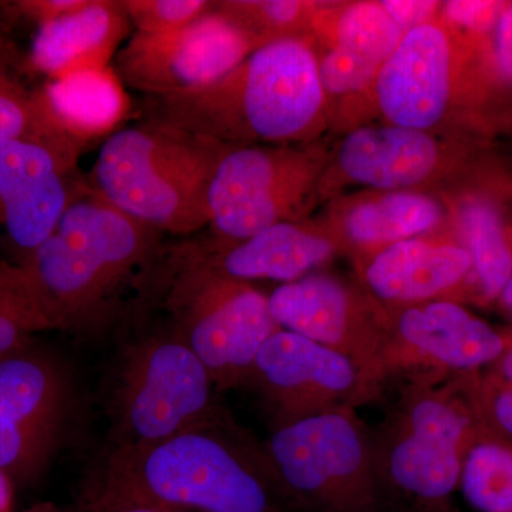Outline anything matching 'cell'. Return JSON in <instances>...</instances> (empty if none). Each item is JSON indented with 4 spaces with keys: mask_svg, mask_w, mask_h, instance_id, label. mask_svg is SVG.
Segmentation results:
<instances>
[{
    "mask_svg": "<svg viewBox=\"0 0 512 512\" xmlns=\"http://www.w3.org/2000/svg\"><path fill=\"white\" fill-rule=\"evenodd\" d=\"M83 494L171 512H293L264 441L224 406L156 444L104 450Z\"/></svg>",
    "mask_w": 512,
    "mask_h": 512,
    "instance_id": "6da1fadb",
    "label": "cell"
},
{
    "mask_svg": "<svg viewBox=\"0 0 512 512\" xmlns=\"http://www.w3.org/2000/svg\"><path fill=\"white\" fill-rule=\"evenodd\" d=\"M160 237L77 181L52 234L22 266L56 329L92 332L120 315L131 292L151 291Z\"/></svg>",
    "mask_w": 512,
    "mask_h": 512,
    "instance_id": "7a4b0ae2",
    "label": "cell"
},
{
    "mask_svg": "<svg viewBox=\"0 0 512 512\" xmlns=\"http://www.w3.org/2000/svg\"><path fill=\"white\" fill-rule=\"evenodd\" d=\"M323 96L315 53L299 37H285L258 47L210 86L147 96L146 119L229 147L286 143L308 133Z\"/></svg>",
    "mask_w": 512,
    "mask_h": 512,
    "instance_id": "3957f363",
    "label": "cell"
},
{
    "mask_svg": "<svg viewBox=\"0 0 512 512\" xmlns=\"http://www.w3.org/2000/svg\"><path fill=\"white\" fill-rule=\"evenodd\" d=\"M229 148L144 119L104 141L89 185L117 210L161 234L192 235L210 225L211 181Z\"/></svg>",
    "mask_w": 512,
    "mask_h": 512,
    "instance_id": "277c9868",
    "label": "cell"
},
{
    "mask_svg": "<svg viewBox=\"0 0 512 512\" xmlns=\"http://www.w3.org/2000/svg\"><path fill=\"white\" fill-rule=\"evenodd\" d=\"M443 373L407 376L386 419L372 431L377 477L384 497L407 503L448 500L481 423L466 382L441 386ZM407 504V505H409Z\"/></svg>",
    "mask_w": 512,
    "mask_h": 512,
    "instance_id": "5b68a950",
    "label": "cell"
},
{
    "mask_svg": "<svg viewBox=\"0 0 512 512\" xmlns=\"http://www.w3.org/2000/svg\"><path fill=\"white\" fill-rule=\"evenodd\" d=\"M150 292H160L171 329L201 360L215 389L245 386L255 357L281 330L269 296L249 282L164 249Z\"/></svg>",
    "mask_w": 512,
    "mask_h": 512,
    "instance_id": "8992f818",
    "label": "cell"
},
{
    "mask_svg": "<svg viewBox=\"0 0 512 512\" xmlns=\"http://www.w3.org/2000/svg\"><path fill=\"white\" fill-rule=\"evenodd\" d=\"M266 453L293 512H380L372 431L342 406L274 427Z\"/></svg>",
    "mask_w": 512,
    "mask_h": 512,
    "instance_id": "52a82bcc",
    "label": "cell"
},
{
    "mask_svg": "<svg viewBox=\"0 0 512 512\" xmlns=\"http://www.w3.org/2000/svg\"><path fill=\"white\" fill-rule=\"evenodd\" d=\"M220 407L210 373L184 340L170 326L154 330L121 349L104 450L156 444Z\"/></svg>",
    "mask_w": 512,
    "mask_h": 512,
    "instance_id": "ba28073f",
    "label": "cell"
},
{
    "mask_svg": "<svg viewBox=\"0 0 512 512\" xmlns=\"http://www.w3.org/2000/svg\"><path fill=\"white\" fill-rule=\"evenodd\" d=\"M72 384L52 357L33 348L0 360V474L32 484L63 443Z\"/></svg>",
    "mask_w": 512,
    "mask_h": 512,
    "instance_id": "9c48e42d",
    "label": "cell"
},
{
    "mask_svg": "<svg viewBox=\"0 0 512 512\" xmlns=\"http://www.w3.org/2000/svg\"><path fill=\"white\" fill-rule=\"evenodd\" d=\"M255 49L248 33L212 2L207 13L183 29L134 33L113 66L126 87L147 96H170L218 82Z\"/></svg>",
    "mask_w": 512,
    "mask_h": 512,
    "instance_id": "30bf717a",
    "label": "cell"
},
{
    "mask_svg": "<svg viewBox=\"0 0 512 512\" xmlns=\"http://www.w3.org/2000/svg\"><path fill=\"white\" fill-rule=\"evenodd\" d=\"M312 177L311 161L292 148H229L208 195L212 237L244 241L279 222L295 221Z\"/></svg>",
    "mask_w": 512,
    "mask_h": 512,
    "instance_id": "8fae6325",
    "label": "cell"
},
{
    "mask_svg": "<svg viewBox=\"0 0 512 512\" xmlns=\"http://www.w3.org/2000/svg\"><path fill=\"white\" fill-rule=\"evenodd\" d=\"M245 386L261 396L274 427L375 399L352 360L284 329L259 350Z\"/></svg>",
    "mask_w": 512,
    "mask_h": 512,
    "instance_id": "7c38bea8",
    "label": "cell"
},
{
    "mask_svg": "<svg viewBox=\"0 0 512 512\" xmlns=\"http://www.w3.org/2000/svg\"><path fill=\"white\" fill-rule=\"evenodd\" d=\"M279 328L311 339L352 360L373 394L383 384L389 320L376 315L352 289L328 275H308L269 295Z\"/></svg>",
    "mask_w": 512,
    "mask_h": 512,
    "instance_id": "4fadbf2b",
    "label": "cell"
},
{
    "mask_svg": "<svg viewBox=\"0 0 512 512\" xmlns=\"http://www.w3.org/2000/svg\"><path fill=\"white\" fill-rule=\"evenodd\" d=\"M508 348L503 335L458 303L402 306L387 328L383 383L400 373H476Z\"/></svg>",
    "mask_w": 512,
    "mask_h": 512,
    "instance_id": "5bb4252c",
    "label": "cell"
},
{
    "mask_svg": "<svg viewBox=\"0 0 512 512\" xmlns=\"http://www.w3.org/2000/svg\"><path fill=\"white\" fill-rule=\"evenodd\" d=\"M79 156L46 141H0V229L22 265L52 234L76 187Z\"/></svg>",
    "mask_w": 512,
    "mask_h": 512,
    "instance_id": "9a60e30c",
    "label": "cell"
},
{
    "mask_svg": "<svg viewBox=\"0 0 512 512\" xmlns=\"http://www.w3.org/2000/svg\"><path fill=\"white\" fill-rule=\"evenodd\" d=\"M451 70L450 40L440 26L409 30L377 74L380 110L394 126H436L450 101Z\"/></svg>",
    "mask_w": 512,
    "mask_h": 512,
    "instance_id": "2e32d148",
    "label": "cell"
},
{
    "mask_svg": "<svg viewBox=\"0 0 512 512\" xmlns=\"http://www.w3.org/2000/svg\"><path fill=\"white\" fill-rule=\"evenodd\" d=\"M192 261L239 281H299L335 251L328 238L295 222H279L244 241L190 239L173 247Z\"/></svg>",
    "mask_w": 512,
    "mask_h": 512,
    "instance_id": "e0dca14e",
    "label": "cell"
},
{
    "mask_svg": "<svg viewBox=\"0 0 512 512\" xmlns=\"http://www.w3.org/2000/svg\"><path fill=\"white\" fill-rule=\"evenodd\" d=\"M131 28L121 0H89L84 8L37 28L30 67L47 80L103 69Z\"/></svg>",
    "mask_w": 512,
    "mask_h": 512,
    "instance_id": "ac0fdd59",
    "label": "cell"
},
{
    "mask_svg": "<svg viewBox=\"0 0 512 512\" xmlns=\"http://www.w3.org/2000/svg\"><path fill=\"white\" fill-rule=\"evenodd\" d=\"M35 96L57 133L80 151L113 136L131 111L126 84L113 64L47 80Z\"/></svg>",
    "mask_w": 512,
    "mask_h": 512,
    "instance_id": "d6986e66",
    "label": "cell"
},
{
    "mask_svg": "<svg viewBox=\"0 0 512 512\" xmlns=\"http://www.w3.org/2000/svg\"><path fill=\"white\" fill-rule=\"evenodd\" d=\"M471 266L463 245L414 238L383 248L367 265L365 279L377 299L402 308L456 288L471 274Z\"/></svg>",
    "mask_w": 512,
    "mask_h": 512,
    "instance_id": "ffe728a7",
    "label": "cell"
},
{
    "mask_svg": "<svg viewBox=\"0 0 512 512\" xmlns=\"http://www.w3.org/2000/svg\"><path fill=\"white\" fill-rule=\"evenodd\" d=\"M338 163L356 183L379 190H402L420 184L433 173L439 163V147L426 131L394 124L365 127L343 140Z\"/></svg>",
    "mask_w": 512,
    "mask_h": 512,
    "instance_id": "44dd1931",
    "label": "cell"
},
{
    "mask_svg": "<svg viewBox=\"0 0 512 512\" xmlns=\"http://www.w3.org/2000/svg\"><path fill=\"white\" fill-rule=\"evenodd\" d=\"M403 35L380 3H357L343 10L335 46L319 63L325 92H359L375 82Z\"/></svg>",
    "mask_w": 512,
    "mask_h": 512,
    "instance_id": "7402d4cb",
    "label": "cell"
},
{
    "mask_svg": "<svg viewBox=\"0 0 512 512\" xmlns=\"http://www.w3.org/2000/svg\"><path fill=\"white\" fill-rule=\"evenodd\" d=\"M441 217L443 208L433 198L396 191L356 205L346 217L345 229L356 244L386 248L429 232Z\"/></svg>",
    "mask_w": 512,
    "mask_h": 512,
    "instance_id": "603a6c76",
    "label": "cell"
},
{
    "mask_svg": "<svg viewBox=\"0 0 512 512\" xmlns=\"http://www.w3.org/2000/svg\"><path fill=\"white\" fill-rule=\"evenodd\" d=\"M458 227L471 258V274L487 301L498 298L512 276V248L493 202L474 198L461 207Z\"/></svg>",
    "mask_w": 512,
    "mask_h": 512,
    "instance_id": "cb8c5ba5",
    "label": "cell"
},
{
    "mask_svg": "<svg viewBox=\"0 0 512 512\" xmlns=\"http://www.w3.org/2000/svg\"><path fill=\"white\" fill-rule=\"evenodd\" d=\"M464 498L480 512H512V441L484 424L461 464Z\"/></svg>",
    "mask_w": 512,
    "mask_h": 512,
    "instance_id": "d4e9b609",
    "label": "cell"
},
{
    "mask_svg": "<svg viewBox=\"0 0 512 512\" xmlns=\"http://www.w3.org/2000/svg\"><path fill=\"white\" fill-rule=\"evenodd\" d=\"M53 329L23 266L0 259V360L32 348L36 333Z\"/></svg>",
    "mask_w": 512,
    "mask_h": 512,
    "instance_id": "484cf974",
    "label": "cell"
},
{
    "mask_svg": "<svg viewBox=\"0 0 512 512\" xmlns=\"http://www.w3.org/2000/svg\"><path fill=\"white\" fill-rule=\"evenodd\" d=\"M15 138L46 141L77 156L82 153L49 123L35 93H29L8 67L0 66V141Z\"/></svg>",
    "mask_w": 512,
    "mask_h": 512,
    "instance_id": "4316f807",
    "label": "cell"
},
{
    "mask_svg": "<svg viewBox=\"0 0 512 512\" xmlns=\"http://www.w3.org/2000/svg\"><path fill=\"white\" fill-rule=\"evenodd\" d=\"M468 390L485 427L512 440V345L500 359L487 366V373L467 375Z\"/></svg>",
    "mask_w": 512,
    "mask_h": 512,
    "instance_id": "83f0119b",
    "label": "cell"
},
{
    "mask_svg": "<svg viewBox=\"0 0 512 512\" xmlns=\"http://www.w3.org/2000/svg\"><path fill=\"white\" fill-rule=\"evenodd\" d=\"M138 33L164 35L183 29L212 8L207 0H121Z\"/></svg>",
    "mask_w": 512,
    "mask_h": 512,
    "instance_id": "f1b7e54d",
    "label": "cell"
},
{
    "mask_svg": "<svg viewBox=\"0 0 512 512\" xmlns=\"http://www.w3.org/2000/svg\"><path fill=\"white\" fill-rule=\"evenodd\" d=\"M507 2L495 0H451L444 3L446 18L458 28L484 35L494 32Z\"/></svg>",
    "mask_w": 512,
    "mask_h": 512,
    "instance_id": "f546056e",
    "label": "cell"
},
{
    "mask_svg": "<svg viewBox=\"0 0 512 512\" xmlns=\"http://www.w3.org/2000/svg\"><path fill=\"white\" fill-rule=\"evenodd\" d=\"M89 0H19L0 3V8L12 10L13 16L35 23L37 28L84 8Z\"/></svg>",
    "mask_w": 512,
    "mask_h": 512,
    "instance_id": "4dcf8cb0",
    "label": "cell"
},
{
    "mask_svg": "<svg viewBox=\"0 0 512 512\" xmlns=\"http://www.w3.org/2000/svg\"><path fill=\"white\" fill-rule=\"evenodd\" d=\"M440 3L431 0H384L380 2L386 15L403 33L429 25Z\"/></svg>",
    "mask_w": 512,
    "mask_h": 512,
    "instance_id": "1f68e13d",
    "label": "cell"
},
{
    "mask_svg": "<svg viewBox=\"0 0 512 512\" xmlns=\"http://www.w3.org/2000/svg\"><path fill=\"white\" fill-rule=\"evenodd\" d=\"M494 60L498 74L512 84V2L505 5L494 29Z\"/></svg>",
    "mask_w": 512,
    "mask_h": 512,
    "instance_id": "d6a6232c",
    "label": "cell"
},
{
    "mask_svg": "<svg viewBox=\"0 0 512 512\" xmlns=\"http://www.w3.org/2000/svg\"><path fill=\"white\" fill-rule=\"evenodd\" d=\"M77 512H171L160 510V508L148 507L126 503V501L107 500V498L93 497V495L82 494L79 510Z\"/></svg>",
    "mask_w": 512,
    "mask_h": 512,
    "instance_id": "836d02e7",
    "label": "cell"
},
{
    "mask_svg": "<svg viewBox=\"0 0 512 512\" xmlns=\"http://www.w3.org/2000/svg\"><path fill=\"white\" fill-rule=\"evenodd\" d=\"M403 512H458L450 500L417 501L407 505Z\"/></svg>",
    "mask_w": 512,
    "mask_h": 512,
    "instance_id": "e575fe53",
    "label": "cell"
},
{
    "mask_svg": "<svg viewBox=\"0 0 512 512\" xmlns=\"http://www.w3.org/2000/svg\"><path fill=\"white\" fill-rule=\"evenodd\" d=\"M13 55H15V50L10 46L8 39L0 33V66L9 69Z\"/></svg>",
    "mask_w": 512,
    "mask_h": 512,
    "instance_id": "d590c367",
    "label": "cell"
},
{
    "mask_svg": "<svg viewBox=\"0 0 512 512\" xmlns=\"http://www.w3.org/2000/svg\"><path fill=\"white\" fill-rule=\"evenodd\" d=\"M10 481L0 474V512L10 510Z\"/></svg>",
    "mask_w": 512,
    "mask_h": 512,
    "instance_id": "8d00e7d4",
    "label": "cell"
},
{
    "mask_svg": "<svg viewBox=\"0 0 512 512\" xmlns=\"http://www.w3.org/2000/svg\"><path fill=\"white\" fill-rule=\"evenodd\" d=\"M501 302L504 303L505 308L512 313V276L507 285L504 286L503 292L500 295Z\"/></svg>",
    "mask_w": 512,
    "mask_h": 512,
    "instance_id": "74e56055",
    "label": "cell"
},
{
    "mask_svg": "<svg viewBox=\"0 0 512 512\" xmlns=\"http://www.w3.org/2000/svg\"><path fill=\"white\" fill-rule=\"evenodd\" d=\"M29 512H57V511L50 510V508H46V507H39V508H35V510L29 511Z\"/></svg>",
    "mask_w": 512,
    "mask_h": 512,
    "instance_id": "f35d334b",
    "label": "cell"
}]
</instances>
